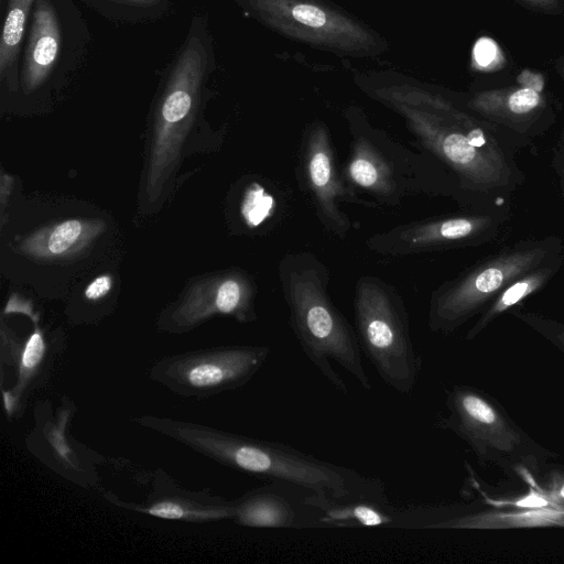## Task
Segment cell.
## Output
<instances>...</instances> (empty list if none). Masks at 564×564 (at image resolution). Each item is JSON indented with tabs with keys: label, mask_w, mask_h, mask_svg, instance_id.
Masks as SVG:
<instances>
[{
	"label": "cell",
	"mask_w": 564,
	"mask_h": 564,
	"mask_svg": "<svg viewBox=\"0 0 564 564\" xmlns=\"http://www.w3.org/2000/svg\"><path fill=\"white\" fill-rule=\"evenodd\" d=\"M132 421L226 467L327 497L387 499L383 484L290 445L223 431L197 422L143 414Z\"/></svg>",
	"instance_id": "1"
},
{
	"label": "cell",
	"mask_w": 564,
	"mask_h": 564,
	"mask_svg": "<svg viewBox=\"0 0 564 564\" xmlns=\"http://www.w3.org/2000/svg\"><path fill=\"white\" fill-rule=\"evenodd\" d=\"M278 276L291 328L311 364L344 395L348 388L332 362L370 390L357 333L328 295V267L311 251H293L279 261Z\"/></svg>",
	"instance_id": "2"
},
{
	"label": "cell",
	"mask_w": 564,
	"mask_h": 564,
	"mask_svg": "<svg viewBox=\"0 0 564 564\" xmlns=\"http://www.w3.org/2000/svg\"><path fill=\"white\" fill-rule=\"evenodd\" d=\"M446 415L436 426L459 437L479 462L532 486L556 457L533 440L487 391L469 384L445 389Z\"/></svg>",
	"instance_id": "3"
},
{
	"label": "cell",
	"mask_w": 564,
	"mask_h": 564,
	"mask_svg": "<svg viewBox=\"0 0 564 564\" xmlns=\"http://www.w3.org/2000/svg\"><path fill=\"white\" fill-rule=\"evenodd\" d=\"M350 133L341 174L359 195L398 208L410 198L446 191L438 172L441 162L432 154L413 151L366 121H351Z\"/></svg>",
	"instance_id": "4"
},
{
	"label": "cell",
	"mask_w": 564,
	"mask_h": 564,
	"mask_svg": "<svg viewBox=\"0 0 564 564\" xmlns=\"http://www.w3.org/2000/svg\"><path fill=\"white\" fill-rule=\"evenodd\" d=\"M354 318L360 347L381 380L398 393L410 395L423 360L414 347L400 293L379 276L361 275L355 284Z\"/></svg>",
	"instance_id": "5"
},
{
	"label": "cell",
	"mask_w": 564,
	"mask_h": 564,
	"mask_svg": "<svg viewBox=\"0 0 564 564\" xmlns=\"http://www.w3.org/2000/svg\"><path fill=\"white\" fill-rule=\"evenodd\" d=\"M265 345H231L164 356L149 379L182 398L206 399L246 386L263 367Z\"/></svg>",
	"instance_id": "6"
},
{
	"label": "cell",
	"mask_w": 564,
	"mask_h": 564,
	"mask_svg": "<svg viewBox=\"0 0 564 564\" xmlns=\"http://www.w3.org/2000/svg\"><path fill=\"white\" fill-rule=\"evenodd\" d=\"M436 112L404 108L416 147L449 167L464 188L487 189L503 184L502 164L476 148L467 135L474 121L449 105Z\"/></svg>",
	"instance_id": "7"
},
{
	"label": "cell",
	"mask_w": 564,
	"mask_h": 564,
	"mask_svg": "<svg viewBox=\"0 0 564 564\" xmlns=\"http://www.w3.org/2000/svg\"><path fill=\"white\" fill-rule=\"evenodd\" d=\"M77 411L78 405L67 395H61L57 403L39 400L25 447L59 477L80 488L95 489L100 485L98 468L107 458L74 437L70 427Z\"/></svg>",
	"instance_id": "8"
},
{
	"label": "cell",
	"mask_w": 564,
	"mask_h": 564,
	"mask_svg": "<svg viewBox=\"0 0 564 564\" xmlns=\"http://www.w3.org/2000/svg\"><path fill=\"white\" fill-rule=\"evenodd\" d=\"M545 256L542 249L501 256L432 292L427 313L431 332L449 335L473 317L499 290L528 273Z\"/></svg>",
	"instance_id": "9"
},
{
	"label": "cell",
	"mask_w": 564,
	"mask_h": 564,
	"mask_svg": "<svg viewBox=\"0 0 564 564\" xmlns=\"http://www.w3.org/2000/svg\"><path fill=\"white\" fill-rule=\"evenodd\" d=\"M296 178L325 230L345 239L352 223L341 204L369 205L344 180L327 128L316 122L300 141Z\"/></svg>",
	"instance_id": "10"
},
{
	"label": "cell",
	"mask_w": 564,
	"mask_h": 564,
	"mask_svg": "<svg viewBox=\"0 0 564 564\" xmlns=\"http://www.w3.org/2000/svg\"><path fill=\"white\" fill-rule=\"evenodd\" d=\"M149 484L150 489L142 502L124 500L112 491H105L104 497L120 509L163 520L212 523L232 519L234 500L209 489H187L162 468L151 473Z\"/></svg>",
	"instance_id": "11"
},
{
	"label": "cell",
	"mask_w": 564,
	"mask_h": 564,
	"mask_svg": "<svg viewBox=\"0 0 564 564\" xmlns=\"http://www.w3.org/2000/svg\"><path fill=\"white\" fill-rule=\"evenodd\" d=\"M56 358L36 325L22 339L2 329L1 391L8 419L22 414L29 399L48 381Z\"/></svg>",
	"instance_id": "12"
},
{
	"label": "cell",
	"mask_w": 564,
	"mask_h": 564,
	"mask_svg": "<svg viewBox=\"0 0 564 564\" xmlns=\"http://www.w3.org/2000/svg\"><path fill=\"white\" fill-rule=\"evenodd\" d=\"M488 226V218L473 215L417 219L371 235L366 247L383 257L429 253L469 242Z\"/></svg>",
	"instance_id": "13"
},
{
	"label": "cell",
	"mask_w": 564,
	"mask_h": 564,
	"mask_svg": "<svg viewBox=\"0 0 564 564\" xmlns=\"http://www.w3.org/2000/svg\"><path fill=\"white\" fill-rule=\"evenodd\" d=\"M207 75V47L202 35L192 33L174 63L155 123L158 158L167 141L175 140L194 113L199 91Z\"/></svg>",
	"instance_id": "14"
},
{
	"label": "cell",
	"mask_w": 564,
	"mask_h": 564,
	"mask_svg": "<svg viewBox=\"0 0 564 564\" xmlns=\"http://www.w3.org/2000/svg\"><path fill=\"white\" fill-rule=\"evenodd\" d=\"M256 293L250 275L240 271L227 273L213 282L206 293H193L164 313L159 327L167 333L182 334L219 314L230 315L240 323L253 322L257 319Z\"/></svg>",
	"instance_id": "15"
},
{
	"label": "cell",
	"mask_w": 564,
	"mask_h": 564,
	"mask_svg": "<svg viewBox=\"0 0 564 564\" xmlns=\"http://www.w3.org/2000/svg\"><path fill=\"white\" fill-rule=\"evenodd\" d=\"M307 490L274 482L251 489L234 499L231 521L240 527L256 529H310L313 528Z\"/></svg>",
	"instance_id": "16"
},
{
	"label": "cell",
	"mask_w": 564,
	"mask_h": 564,
	"mask_svg": "<svg viewBox=\"0 0 564 564\" xmlns=\"http://www.w3.org/2000/svg\"><path fill=\"white\" fill-rule=\"evenodd\" d=\"M305 503L308 507L313 528H400V510L388 499L371 497H327L307 491Z\"/></svg>",
	"instance_id": "17"
},
{
	"label": "cell",
	"mask_w": 564,
	"mask_h": 564,
	"mask_svg": "<svg viewBox=\"0 0 564 564\" xmlns=\"http://www.w3.org/2000/svg\"><path fill=\"white\" fill-rule=\"evenodd\" d=\"M61 47L57 17L48 0H35L22 83L31 91L41 86L52 72Z\"/></svg>",
	"instance_id": "18"
},
{
	"label": "cell",
	"mask_w": 564,
	"mask_h": 564,
	"mask_svg": "<svg viewBox=\"0 0 564 564\" xmlns=\"http://www.w3.org/2000/svg\"><path fill=\"white\" fill-rule=\"evenodd\" d=\"M542 90L543 82L536 75L516 87L482 91L475 96L470 106L491 117L525 119L543 105Z\"/></svg>",
	"instance_id": "19"
},
{
	"label": "cell",
	"mask_w": 564,
	"mask_h": 564,
	"mask_svg": "<svg viewBox=\"0 0 564 564\" xmlns=\"http://www.w3.org/2000/svg\"><path fill=\"white\" fill-rule=\"evenodd\" d=\"M99 228L98 223L68 219L36 231L23 242L22 250L40 259L64 257L87 245Z\"/></svg>",
	"instance_id": "20"
},
{
	"label": "cell",
	"mask_w": 564,
	"mask_h": 564,
	"mask_svg": "<svg viewBox=\"0 0 564 564\" xmlns=\"http://www.w3.org/2000/svg\"><path fill=\"white\" fill-rule=\"evenodd\" d=\"M550 274L551 270L543 268L528 272L511 282L468 330L466 339L471 340L476 338L494 319L541 288Z\"/></svg>",
	"instance_id": "21"
},
{
	"label": "cell",
	"mask_w": 564,
	"mask_h": 564,
	"mask_svg": "<svg viewBox=\"0 0 564 564\" xmlns=\"http://www.w3.org/2000/svg\"><path fill=\"white\" fill-rule=\"evenodd\" d=\"M35 0H9L0 41V77L12 67L20 51L29 13Z\"/></svg>",
	"instance_id": "22"
},
{
	"label": "cell",
	"mask_w": 564,
	"mask_h": 564,
	"mask_svg": "<svg viewBox=\"0 0 564 564\" xmlns=\"http://www.w3.org/2000/svg\"><path fill=\"white\" fill-rule=\"evenodd\" d=\"M532 487L550 503L564 508V464L550 462Z\"/></svg>",
	"instance_id": "23"
},
{
	"label": "cell",
	"mask_w": 564,
	"mask_h": 564,
	"mask_svg": "<svg viewBox=\"0 0 564 564\" xmlns=\"http://www.w3.org/2000/svg\"><path fill=\"white\" fill-rule=\"evenodd\" d=\"M271 207L272 197L267 195L263 188L253 184L245 197L241 210L246 221L250 226H258L267 218Z\"/></svg>",
	"instance_id": "24"
},
{
	"label": "cell",
	"mask_w": 564,
	"mask_h": 564,
	"mask_svg": "<svg viewBox=\"0 0 564 564\" xmlns=\"http://www.w3.org/2000/svg\"><path fill=\"white\" fill-rule=\"evenodd\" d=\"M524 319L564 354V325L538 317L527 316Z\"/></svg>",
	"instance_id": "25"
},
{
	"label": "cell",
	"mask_w": 564,
	"mask_h": 564,
	"mask_svg": "<svg viewBox=\"0 0 564 564\" xmlns=\"http://www.w3.org/2000/svg\"><path fill=\"white\" fill-rule=\"evenodd\" d=\"M293 18L302 24L319 28L325 25L326 15L323 10L311 4H297L292 9Z\"/></svg>",
	"instance_id": "26"
},
{
	"label": "cell",
	"mask_w": 564,
	"mask_h": 564,
	"mask_svg": "<svg viewBox=\"0 0 564 564\" xmlns=\"http://www.w3.org/2000/svg\"><path fill=\"white\" fill-rule=\"evenodd\" d=\"M523 8L546 15L564 13V0H514Z\"/></svg>",
	"instance_id": "27"
},
{
	"label": "cell",
	"mask_w": 564,
	"mask_h": 564,
	"mask_svg": "<svg viewBox=\"0 0 564 564\" xmlns=\"http://www.w3.org/2000/svg\"><path fill=\"white\" fill-rule=\"evenodd\" d=\"M112 286V279L109 275H100L94 279L86 288L85 297L88 301H99L104 299Z\"/></svg>",
	"instance_id": "28"
},
{
	"label": "cell",
	"mask_w": 564,
	"mask_h": 564,
	"mask_svg": "<svg viewBox=\"0 0 564 564\" xmlns=\"http://www.w3.org/2000/svg\"><path fill=\"white\" fill-rule=\"evenodd\" d=\"M132 6H151L158 2V0H116Z\"/></svg>",
	"instance_id": "29"
},
{
	"label": "cell",
	"mask_w": 564,
	"mask_h": 564,
	"mask_svg": "<svg viewBox=\"0 0 564 564\" xmlns=\"http://www.w3.org/2000/svg\"><path fill=\"white\" fill-rule=\"evenodd\" d=\"M556 73L564 79V54L554 62Z\"/></svg>",
	"instance_id": "30"
}]
</instances>
